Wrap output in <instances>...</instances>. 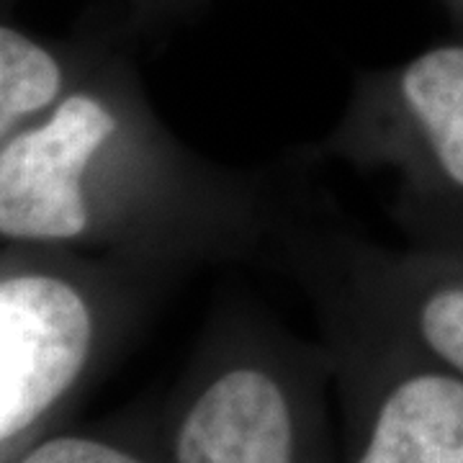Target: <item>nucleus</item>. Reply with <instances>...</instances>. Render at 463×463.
Here are the masks:
<instances>
[{"mask_svg":"<svg viewBox=\"0 0 463 463\" xmlns=\"http://www.w3.org/2000/svg\"><path fill=\"white\" fill-rule=\"evenodd\" d=\"M116 132L111 109L90 93L62 99L47 121L0 145V237L65 242L88 230L83 178Z\"/></svg>","mask_w":463,"mask_h":463,"instance_id":"obj_1","label":"nucleus"},{"mask_svg":"<svg viewBox=\"0 0 463 463\" xmlns=\"http://www.w3.org/2000/svg\"><path fill=\"white\" fill-rule=\"evenodd\" d=\"M93 322L54 276L0 281V443L33 425L83 371Z\"/></svg>","mask_w":463,"mask_h":463,"instance_id":"obj_2","label":"nucleus"},{"mask_svg":"<svg viewBox=\"0 0 463 463\" xmlns=\"http://www.w3.org/2000/svg\"><path fill=\"white\" fill-rule=\"evenodd\" d=\"M283 389L258 368H234L203 392L178 430V463H291Z\"/></svg>","mask_w":463,"mask_h":463,"instance_id":"obj_3","label":"nucleus"},{"mask_svg":"<svg viewBox=\"0 0 463 463\" xmlns=\"http://www.w3.org/2000/svg\"><path fill=\"white\" fill-rule=\"evenodd\" d=\"M358 463H463V376L402 381L381 404Z\"/></svg>","mask_w":463,"mask_h":463,"instance_id":"obj_4","label":"nucleus"},{"mask_svg":"<svg viewBox=\"0 0 463 463\" xmlns=\"http://www.w3.org/2000/svg\"><path fill=\"white\" fill-rule=\"evenodd\" d=\"M402 96L448 178L463 185V47H435L412 60L402 72Z\"/></svg>","mask_w":463,"mask_h":463,"instance_id":"obj_5","label":"nucleus"},{"mask_svg":"<svg viewBox=\"0 0 463 463\" xmlns=\"http://www.w3.org/2000/svg\"><path fill=\"white\" fill-rule=\"evenodd\" d=\"M62 65L44 44L0 24V145L26 116L60 99Z\"/></svg>","mask_w":463,"mask_h":463,"instance_id":"obj_6","label":"nucleus"},{"mask_svg":"<svg viewBox=\"0 0 463 463\" xmlns=\"http://www.w3.org/2000/svg\"><path fill=\"white\" fill-rule=\"evenodd\" d=\"M420 335L453 373L463 376V288L438 291L422 304Z\"/></svg>","mask_w":463,"mask_h":463,"instance_id":"obj_7","label":"nucleus"},{"mask_svg":"<svg viewBox=\"0 0 463 463\" xmlns=\"http://www.w3.org/2000/svg\"><path fill=\"white\" fill-rule=\"evenodd\" d=\"M21 463H142L134 456L88 438H57L33 448Z\"/></svg>","mask_w":463,"mask_h":463,"instance_id":"obj_8","label":"nucleus"}]
</instances>
